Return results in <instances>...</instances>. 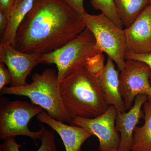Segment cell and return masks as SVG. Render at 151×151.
Wrapping results in <instances>:
<instances>
[{"label":"cell","mask_w":151,"mask_h":151,"mask_svg":"<svg viewBox=\"0 0 151 151\" xmlns=\"http://www.w3.org/2000/svg\"><path fill=\"white\" fill-rule=\"evenodd\" d=\"M16 1L17 0H0V11L5 14L9 18L10 14Z\"/></svg>","instance_id":"22"},{"label":"cell","mask_w":151,"mask_h":151,"mask_svg":"<svg viewBox=\"0 0 151 151\" xmlns=\"http://www.w3.org/2000/svg\"><path fill=\"white\" fill-rule=\"evenodd\" d=\"M35 0H17L9 16V23L0 43H7L14 46L15 40L19 26L28 14Z\"/></svg>","instance_id":"14"},{"label":"cell","mask_w":151,"mask_h":151,"mask_svg":"<svg viewBox=\"0 0 151 151\" xmlns=\"http://www.w3.org/2000/svg\"><path fill=\"white\" fill-rule=\"evenodd\" d=\"M125 58L126 60H135L144 63L148 65L151 70V52L141 54L127 52L125 55ZM150 81L151 84V77Z\"/></svg>","instance_id":"20"},{"label":"cell","mask_w":151,"mask_h":151,"mask_svg":"<svg viewBox=\"0 0 151 151\" xmlns=\"http://www.w3.org/2000/svg\"><path fill=\"white\" fill-rule=\"evenodd\" d=\"M143 106L145 124L135 128L131 151H151V102L147 100Z\"/></svg>","instance_id":"15"},{"label":"cell","mask_w":151,"mask_h":151,"mask_svg":"<svg viewBox=\"0 0 151 151\" xmlns=\"http://www.w3.org/2000/svg\"><path fill=\"white\" fill-rule=\"evenodd\" d=\"M4 63L0 62V90L7 84H12V75Z\"/></svg>","instance_id":"19"},{"label":"cell","mask_w":151,"mask_h":151,"mask_svg":"<svg viewBox=\"0 0 151 151\" xmlns=\"http://www.w3.org/2000/svg\"><path fill=\"white\" fill-rule=\"evenodd\" d=\"M31 84L19 87L5 86L1 94H14L29 98L32 103L44 109L52 118L62 122L72 119L65 110L61 98L60 82L55 69L47 68L41 73H35Z\"/></svg>","instance_id":"3"},{"label":"cell","mask_w":151,"mask_h":151,"mask_svg":"<svg viewBox=\"0 0 151 151\" xmlns=\"http://www.w3.org/2000/svg\"></svg>","instance_id":"25"},{"label":"cell","mask_w":151,"mask_h":151,"mask_svg":"<svg viewBox=\"0 0 151 151\" xmlns=\"http://www.w3.org/2000/svg\"><path fill=\"white\" fill-rule=\"evenodd\" d=\"M147 100L146 95L139 94L135 98L134 105L128 112H118L116 126L117 131L120 133V151H131L134 131L142 116V107Z\"/></svg>","instance_id":"11"},{"label":"cell","mask_w":151,"mask_h":151,"mask_svg":"<svg viewBox=\"0 0 151 151\" xmlns=\"http://www.w3.org/2000/svg\"><path fill=\"white\" fill-rule=\"evenodd\" d=\"M124 30L127 52L141 54L151 52V0L134 23Z\"/></svg>","instance_id":"10"},{"label":"cell","mask_w":151,"mask_h":151,"mask_svg":"<svg viewBox=\"0 0 151 151\" xmlns=\"http://www.w3.org/2000/svg\"><path fill=\"white\" fill-rule=\"evenodd\" d=\"M81 17L86 27L93 34L97 46L102 52H105L117 64L119 71L124 70L127 52L124 29L102 13L92 15L86 12Z\"/></svg>","instance_id":"5"},{"label":"cell","mask_w":151,"mask_h":151,"mask_svg":"<svg viewBox=\"0 0 151 151\" xmlns=\"http://www.w3.org/2000/svg\"><path fill=\"white\" fill-rule=\"evenodd\" d=\"M92 6L99 10L108 19L120 28L123 29L122 21L116 9L114 0H91Z\"/></svg>","instance_id":"18"},{"label":"cell","mask_w":151,"mask_h":151,"mask_svg":"<svg viewBox=\"0 0 151 151\" xmlns=\"http://www.w3.org/2000/svg\"><path fill=\"white\" fill-rule=\"evenodd\" d=\"M118 111L115 106L110 105L105 113L92 119L76 117L70 121L72 126L85 129L98 138L100 151H109L119 149L120 135L116 129V121Z\"/></svg>","instance_id":"8"},{"label":"cell","mask_w":151,"mask_h":151,"mask_svg":"<svg viewBox=\"0 0 151 151\" xmlns=\"http://www.w3.org/2000/svg\"><path fill=\"white\" fill-rule=\"evenodd\" d=\"M8 17L0 11V33L1 37L4 33L9 23Z\"/></svg>","instance_id":"23"},{"label":"cell","mask_w":151,"mask_h":151,"mask_svg":"<svg viewBox=\"0 0 151 151\" xmlns=\"http://www.w3.org/2000/svg\"><path fill=\"white\" fill-rule=\"evenodd\" d=\"M42 55L25 53L9 44L0 43V62L4 63L10 72L11 86L19 87L27 84V78L35 66L42 63Z\"/></svg>","instance_id":"9"},{"label":"cell","mask_w":151,"mask_h":151,"mask_svg":"<svg viewBox=\"0 0 151 151\" xmlns=\"http://www.w3.org/2000/svg\"><path fill=\"white\" fill-rule=\"evenodd\" d=\"M150 0H114L119 17L126 28L129 27L147 5Z\"/></svg>","instance_id":"16"},{"label":"cell","mask_w":151,"mask_h":151,"mask_svg":"<svg viewBox=\"0 0 151 151\" xmlns=\"http://www.w3.org/2000/svg\"><path fill=\"white\" fill-rule=\"evenodd\" d=\"M67 4L80 16L86 13L84 10V0H61Z\"/></svg>","instance_id":"21"},{"label":"cell","mask_w":151,"mask_h":151,"mask_svg":"<svg viewBox=\"0 0 151 151\" xmlns=\"http://www.w3.org/2000/svg\"><path fill=\"white\" fill-rule=\"evenodd\" d=\"M119 71L116 69L113 60L108 58L97 77L109 105L115 106L118 112L124 113L127 111L119 90Z\"/></svg>","instance_id":"13"},{"label":"cell","mask_w":151,"mask_h":151,"mask_svg":"<svg viewBox=\"0 0 151 151\" xmlns=\"http://www.w3.org/2000/svg\"><path fill=\"white\" fill-rule=\"evenodd\" d=\"M86 28L81 16L61 0H35L19 26L14 47L25 53L46 54Z\"/></svg>","instance_id":"1"},{"label":"cell","mask_w":151,"mask_h":151,"mask_svg":"<svg viewBox=\"0 0 151 151\" xmlns=\"http://www.w3.org/2000/svg\"><path fill=\"white\" fill-rule=\"evenodd\" d=\"M151 70L148 65L134 59L126 60L125 69L119 73V90L126 111L129 110L139 94L151 102Z\"/></svg>","instance_id":"7"},{"label":"cell","mask_w":151,"mask_h":151,"mask_svg":"<svg viewBox=\"0 0 151 151\" xmlns=\"http://www.w3.org/2000/svg\"><path fill=\"white\" fill-rule=\"evenodd\" d=\"M37 119L40 123L48 125L58 134L65 151H80L83 143L92 136L81 127L67 125L55 120L45 111L38 114Z\"/></svg>","instance_id":"12"},{"label":"cell","mask_w":151,"mask_h":151,"mask_svg":"<svg viewBox=\"0 0 151 151\" xmlns=\"http://www.w3.org/2000/svg\"><path fill=\"white\" fill-rule=\"evenodd\" d=\"M109 151H120L119 149H113Z\"/></svg>","instance_id":"24"},{"label":"cell","mask_w":151,"mask_h":151,"mask_svg":"<svg viewBox=\"0 0 151 151\" xmlns=\"http://www.w3.org/2000/svg\"><path fill=\"white\" fill-rule=\"evenodd\" d=\"M0 104L1 139L24 136L40 140L46 128L42 126L37 132H32L28 124L31 119L43 111L41 107L26 101H10L5 98H1Z\"/></svg>","instance_id":"6"},{"label":"cell","mask_w":151,"mask_h":151,"mask_svg":"<svg viewBox=\"0 0 151 151\" xmlns=\"http://www.w3.org/2000/svg\"><path fill=\"white\" fill-rule=\"evenodd\" d=\"M61 98L71 119H92L110 107L96 76L84 66L60 82Z\"/></svg>","instance_id":"2"},{"label":"cell","mask_w":151,"mask_h":151,"mask_svg":"<svg viewBox=\"0 0 151 151\" xmlns=\"http://www.w3.org/2000/svg\"><path fill=\"white\" fill-rule=\"evenodd\" d=\"M103 53L97 46L92 32L87 28L64 45L49 53L42 54V63L54 64L60 82L84 67L89 58Z\"/></svg>","instance_id":"4"},{"label":"cell","mask_w":151,"mask_h":151,"mask_svg":"<svg viewBox=\"0 0 151 151\" xmlns=\"http://www.w3.org/2000/svg\"><path fill=\"white\" fill-rule=\"evenodd\" d=\"M40 147L37 151H57L53 131L45 130L40 139ZM21 145L18 144L14 137L7 138L0 145L1 151H20Z\"/></svg>","instance_id":"17"}]
</instances>
